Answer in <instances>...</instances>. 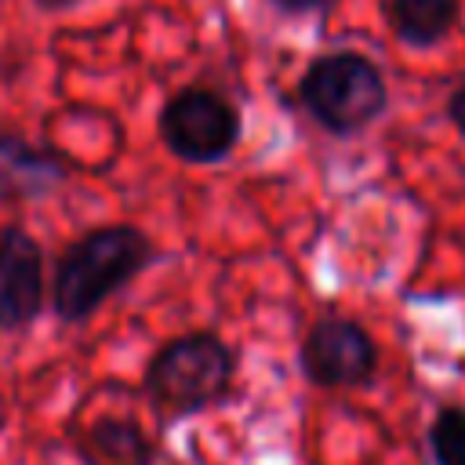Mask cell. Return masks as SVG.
Wrapping results in <instances>:
<instances>
[{"label": "cell", "mask_w": 465, "mask_h": 465, "mask_svg": "<svg viewBox=\"0 0 465 465\" xmlns=\"http://www.w3.org/2000/svg\"><path fill=\"white\" fill-rule=\"evenodd\" d=\"M153 262V243L134 225H98L73 240L51 280V305L58 320L84 323L116 291H124Z\"/></svg>", "instance_id": "6da1fadb"}, {"label": "cell", "mask_w": 465, "mask_h": 465, "mask_svg": "<svg viewBox=\"0 0 465 465\" xmlns=\"http://www.w3.org/2000/svg\"><path fill=\"white\" fill-rule=\"evenodd\" d=\"M236 356L214 331H189L163 341L145 363V392L163 418H189L232 389Z\"/></svg>", "instance_id": "7a4b0ae2"}, {"label": "cell", "mask_w": 465, "mask_h": 465, "mask_svg": "<svg viewBox=\"0 0 465 465\" xmlns=\"http://www.w3.org/2000/svg\"><path fill=\"white\" fill-rule=\"evenodd\" d=\"M298 102L331 134H360L389 102L381 69L360 51H331L309 62L298 80Z\"/></svg>", "instance_id": "3957f363"}, {"label": "cell", "mask_w": 465, "mask_h": 465, "mask_svg": "<svg viewBox=\"0 0 465 465\" xmlns=\"http://www.w3.org/2000/svg\"><path fill=\"white\" fill-rule=\"evenodd\" d=\"M160 138L182 163H218L240 142V109L214 87H182L160 109Z\"/></svg>", "instance_id": "277c9868"}, {"label": "cell", "mask_w": 465, "mask_h": 465, "mask_svg": "<svg viewBox=\"0 0 465 465\" xmlns=\"http://www.w3.org/2000/svg\"><path fill=\"white\" fill-rule=\"evenodd\" d=\"M302 371L320 389H349L367 385L378 367V345L374 338L345 316L316 320L302 341Z\"/></svg>", "instance_id": "5b68a950"}, {"label": "cell", "mask_w": 465, "mask_h": 465, "mask_svg": "<svg viewBox=\"0 0 465 465\" xmlns=\"http://www.w3.org/2000/svg\"><path fill=\"white\" fill-rule=\"evenodd\" d=\"M44 309V251L18 229L0 225V331L29 327Z\"/></svg>", "instance_id": "8992f818"}, {"label": "cell", "mask_w": 465, "mask_h": 465, "mask_svg": "<svg viewBox=\"0 0 465 465\" xmlns=\"http://www.w3.org/2000/svg\"><path fill=\"white\" fill-rule=\"evenodd\" d=\"M69 178L62 153L36 145L15 131H0V196L4 200H44Z\"/></svg>", "instance_id": "52a82bcc"}, {"label": "cell", "mask_w": 465, "mask_h": 465, "mask_svg": "<svg viewBox=\"0 0 465 465\" xmlns=\"http://www.w3.org/2000/svg\"><path fill=\"white\" fill-rule=\"evenodd\" d=\"M76 454L84 465H153L156 443L134 418L102 414L76 436Z\"/></svg>", "instance_id": "ba28073f"}, {"label": "cell", "mask_w": 465, "mask_h": 465, "mask_svg": "<svg viewBox=\"0 0 465 465\" xmlns=\"http://www.w3.org/2000/svg\"><path fill=\"white\" fill-rule=\"evenodd\" d=\"M461 15V0H389V22L400 44L432 47L440 44Z\"/></svg>", "instance_id": "9c48e42d"}, {"label": "cell", "mask_w": 465, "mask_h": 465, "mask_svg": "<svg viewBox=\"0 0 465 465\" xmlns=\"http://www.w3.org/2000/svg\"><path fill=\"white\" fill-rule=\"evenodd\" d=\"M432 465H465V411L443 407L429 425Z\"/></svg>", "instance_id": "30bf717a"}, {"label": "cell", "mask_w": 465, "mask_h": 465, "mask_svg": "<svg viewBox=\"0 0 465 465\" xmlns=\"http://www.w3.org/2000/svg\"><path fill=\"white\" fill-rule=\"evenodd\" d=\"M269 4L283 15H312V11H327L334 0H269Z\"/></svg>", "instance_id": "8fae6325"}, {"label": "cell", "mask_w": 465, "mask_h": 465, "mask_svg": "<svg viewBox=\"0 0 465 465\" xmlns=\"http://www.w3.org/2000/svg\"><path fill=\"white\" fill-rule=\"evenodd\" d=\"M447 116H450V124L465 134V84L454 87V94H450V102H447Z\"/></svg>", "instance_id": "7c38bea8"}, {"label": "cell", "mask_w": 465, "mask_h": 465, "mask_svg": "<svg viewBox=\"0 0 465 465\" xmlns=\"http://www.w3.org/2000/svg\"><path fill=\"white\" fill-rule=\"evenodd\" d=\"M76 0H36V7H44V11H65V7H73Z\"/></svg>", "instance_id": "4fadbf2b"}]
</instances>
